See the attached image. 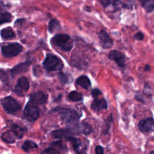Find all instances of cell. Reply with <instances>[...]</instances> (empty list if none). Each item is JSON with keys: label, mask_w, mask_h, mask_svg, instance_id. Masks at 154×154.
I'll use <instances>...</instances> for the list:
<instances>
[{"label": "cell", "mask_w": 154, "mask_h": 154, "mask_svg": "<svg viewBox=\"0 0 154 154\" xmlns=\"http://www.w3.org/2000/svg\"><path fill=\"white\" fill-rule=\"evenodd\" d=\"M55 110L58 112L62 120L70 126L78 123L81 117V115H80L76 111L71 108H58Z\"/></svg>", "instance_id": "1"}, {"label": "cell", "mask_w": 154, "mask_h": 154, "mask_svg": "<svg viewBox=\"0 0 154 154\" xmlns=\"http://www.w3.org/2000/svg\"><path fill=\"white\" fill-rule=\"evenodd\" d=\"M52 43L65 52H69L73 46L71 37L65 34H58L51 39Z\"/></svg>", "instance_id": "2"}, {"label": "cell", "mask_w": 154, "mask_h": 154, "mask_svg": "<svg viewBox=\"0 0 154 154\" xmlns=\"http://www.w3.org/2000/svg\"><path fill=\"white\" fill-rule=\"evenodd\" d=\"M43 67L48 71H57L61 70L63 67V63L61 60L51 54L46 55L43 63Z\"/></svg>", "instance_id": "3"}, {"label": "cell", "mask_w": 154, "mask_h": 154, "mask_svg": "<svg viewBox=\"0 0 154 154\" xmlns=\"http://www.w3.org/2000/svg\"><path fill=\"white\" fill-rule=\"evenodd\" d=\"M23 50V47L17 43H11L4 45L1 48V52L4 57L11 58L18 55Z\"/></svg>", "instance_id": "4"}, {"label": "cell", "mask_w": 154, "mask_h": 154, "mask_svg": "<svg viewBox=\"0 0 154 154\" xmlns=\"http://www.w3.org/2000/svg\"><path fill=\"white\" fill-rule=\"evenodd\" d=\"M1 103L5 111L9 113L17 112L20 109V105L19 102L11 96H7L1 99Z\"/></svg>", "instance_id": "5"}, {"label": "cell", "mask_w": 154, "mask_h": 154, "mask_svg": "<svg viewBox=\"0 0 154 154\" xmlns=\"http://www.w3.org/2000/svg\"><path fill=\"white\" fill-rule=\"evenodd\" d=\"M39 108L31 101H29L23 111L24 117L29 122L35 121L39 116Z\"/></svg>", "instance_id": "6"}, {"label": "cell", "mask_w": 154, "mask_h": 154, "mask_svg": "<svg viewBox=\"0 0 154 154\" xmlns=\"http://www.w3.org/2000/svg\"><path fill=\"white\" fill-rule=\"evenodd\" d=\"M72 133L74 134H82L85 135H90L92 132V128L89 124L86 122H81L80 123H76V125L71 126L69 128Z\"/></svg>", "instance_id": "7"}, {"label": "cell", "mask_w": 154, "mask_h": 154, "mask_svg": "<svg viewBox=\"0 0 154 154\" xmlns=\"http://www.w3.org/2000/svg\"><path fill=\"white\" fill-rule=\"evenodd\" d=\"M66 139L71 142L73 150L77 153H84L86 152L87 146L84 141H82L79 138H76L72 136H69Z\"/></svg>", "instance_id": "8"}, {"label": "cell", "mask_w": 154, "mask_h": 154, "mask_svg": "<svg viewBox=\"0 0 154 154\" xmlns=\"http://www.w3.org/2000/svg\"><path fill=\"white\" fill-rule=\"evenodd\" d=\"M108 58L111 60L116 63V64L121 68H124L126 66V59L125 55L117 50L110 51Z\"/></svg>", "instance_id": "9"}, {"label": "cell", "mask_w": 154, "mask_h": 154, "mask_svg": "<svg viewBox=\"0 0 154 154\" xmlns=\"http://www.w3.org/2000/svg\"><path fill=\"white\" fill-rule=\"evenodd\" d=\"M138 127L140 131L143 133H149L154 130V119L152 117H148L141 120Z\"/></svg>", "instance_id": "10"}, {"label": "cell", "mask_w": 154, "mask_h": 154, "mask_svg": "<svg viewBox=\"0 0 154 154\" xmlns=\"http://www.w3.org/2000/svg\"><path fill=\"white\" fill-rule=\"evenodd\" d=\"M100 45L103 49H109L113 45V40L105 30H101L98 34Z\"/></svg>", "instance_id": "11"}, {"label": "cell", "mask_w": 154, "mask_h": 154, "mask_svg": "<svg viewBox=\"0 0 154 154\" xmlns=\"http://www.w3.org/2000/svg\"><path fill=\"white\" fill-rule=\"evenodd\" d=\"M29 84L28 80L25 76H22L18 79L17 83L15 87L14 91L19 95H23L29 89Z\"/></svg>", "instance_id": "12"}, {"label": "cell", "mask_w": 154, "mask_h": 154, "mask_svg": "<svg viewBox=\"0 0 154 154\" xmlns=\"http://www.w3.org/2000/svg\"><path fill=\"white\" fill-rule=\"evenodd\" d=\"M108 108V103L106 100L104 99L95 98L91 103V108L96 111H100L106 109Z\"/></svg>", "instance_id": "13"}, {"label": "cell", "mask_w": 154, "mask_h": 154, "mask_svg": "<svg viewBox=\"0 0 154 154\" xmlns=\"http://www.w3.org/2000/svg\"><path fill=\"white\" fill-rule=\"evenodd\" d=\"M47 95L42 91L32 93L30 96V101L35 105L45 103L47 100Z\"/></svg>", "instance_id": "14"}, {"label": "cell", "mask_w": 154, "mask_h": 154, "mask_svg": "<svg viewBox=\"0 0 154 154\" xmlns=\"http://www.w3.org/2000/svg\"><path fill=\"white\" fill-rule=\"evenodd\" d=\"M30 64L31 63L29 61H26L16 65L11 70V76L13 77L22 73L27 72L29 68V67L30 66Z\"/></svg>", "instance_id": "15"}, {"label": "cell", "mask_w": 154, "mask_h": 154, "mask_svg": "<svg viewBox=\"0 0 154 154\" xmlns=\"http://www.w3.org/2000/svg\"><path fill=\"white\" fill-rule=\"evenodd\" d=\"M73 134L71 130L69 128L67 129H58L54 131L51 132L52 136L55 138H61L63 137H67L69 136H72Z\"/></svg>", "instance_id": "16"}, {"label": "cell", "mask_w": 154, "mask_h": 154, "mask_svg": "<svg viewBox=\"0 0 154 154\" xmlns=\"http://www.w3.org/2000/svg\"><path fill=\"white\" fill-rule=\"evenodd\" d=\"M76 82L81 87L86 90H88L91 85V83L90 79L85 75H82L79 76L76 79Z\"/></svg>", "instance_id": "17"}, {"label": "cell", "mask_w": 154, "mask_h": 154, "mask_svg": "<svg viewBox=\"0 0 154 154\" xmlns=\"http://www.w3.org/2000/svg\"><path fill=\"white\" fill-rule=\"evenodd\" d=\"M1 35L3 39L8 40L15 36L14 32L10 27H7L1 31Z\"/></svg>", "instance_id": "18"}, {"label": "cell", "mask_w": 154, "mask_h": 154, "mask_svg": "<svg viewBox=\"0 0 154 154\" xmlns=\"http://www.w3.org/2000/svg\"><path fill=\"white\" fill-rule=\"evenodd\" d=\"M15 135L11 130L4 132L1 135V138L7 143H13L15 141Z\"/></svg>", "instance_id": "19"}, {"label": "cell", "mask_w": 154, "mask_h": 154, "mask_svg": "<svg viewBox=\"0 0 154 154\" xmlns=\"http://www.w3.org/2000/svg\"><path fill=\"white\" fill-rule=\"evenodd\" d=\"M139 1L147 12H150L154 10V0H139Z\"/></svg>", "instance_id": "20"}, {"label": "cell", "mask_w": 154, "mask_h": 154, "mask_svg": "<svg viewBox=\"0 0 154 154\" xmlns=\"http://www.w3.org/2000/svg\"><path fill=\"white\" fill-rule=\"evenodd\" d=\"M11 130L14 133L16 137L18 138H22L25 132L24 128H21L20 126L15 124H13L11 126Z\"/></svg>", "instance_id": "21"}, {"label": "cell", "mask_w": 154, "mask_h": 154, "mask_svg": "<svg viewBox=\"0 0 154 154\" xmlns=\"http://www.w3.org/2000/svg\"><path fill=\"white\" fill-rule=\"evenodd\" d=\"M60 29V24L57 19L51 20L48 25V30L51 33L57 31Z\"/></svg>", "instance_id": "22"}, {"label": "cell", "mask_w": 154, "mask_h": 154, "mask_svg": "<svg viewBox=\"0 0 154 154\" xmlns=\"http://www.w3.org/2000/svg\"><path fill=\"white\" fill-rule=\"evenodd\" d=\"M68 97L70 100L75 102L81 101L83 99V96L81 93L77 91H72L68 95Z\"/></svg>", "instance_id": "23"}, {"label": "cell", "mask_w": 154, "mask_h": 154, "mask_svg": "<svg viewBox=\"0 0 154 154\" xmlns=\"http://www.w3.org/2000/svg\"><path fill=\"white\" fill-rule=\"evenodd\" d=\"M12 20V16L8 12H4L0 13V25L4 23L11 22Z\"/></svg>", "instance_id": "24"}, {"label": "cell", "mask_w": 154, "mask_h": 154, "mask_svg": "<svg viewBox=\"0 0 154 154\" xmlns=\"http://www.w3.org/2000/svg\"><path fill=\"white\" fill-rule=\"evenodd\" d=\"M37 147V146L34 142L30 140H26L23 143L22 146V148L24 151L28 152L31 149H34V148H36Z\"/></svg>", "instance_id": "25"}, {"label": "cell", "mask_w": 154, "mask_h": 154, "mask_svg": "<svg viewBox=\"0 0 154 154\" xmlns=\"http://www.w3.org/2000/svg\"><path fill=\"white\" fill-rule=\"evenodd\" d=\"M51 146L57 149L59 152L60 150H61L63 152H66L67 151V147L64 145L61 141H56L51 143Z\"/></svg>", "instance_id": "26"}, {"label": "cell", "mask_w": 154, "mask_h": 154, "mask_svg": "<svg viewBox=\"0 0 154 154\" xmlns=\"http://www.w3.org/2000/svg\"><path fill=\"white\" fill-rule=\"evenodd\" d=\"M112 120H113V119H112V114H110L108 117H107V119L106 120V122H105V127L103 128V134H107L109 132V130L110 129V127H111V123H112Z\"/></svg>", "instance_id": "27"}, {"label": "cell", "mask_w": 154, "mask_h": 154, "mask_svg": "<svg viewBox=\"0 0 154 154\" xmlns=\"http://www.w3.org/2000/svg\"><path fill=\"white\" fill-rule=\"evenodd\" d=\"M101 4L104 7H106L109 5H113L116 6L120 4L119 0H99Z\"/></svg>", "instance_id": "28"}, {"label": "cell", "mask_w": 154, "mask_h": 154, "mask_svg": "<svg viewBox=\"0 0 154 154\" xmlns=\"http://www.w3.org/2000/svg\"><path fill=\"white\" fill-rule=\"evenodd\" d=\"M58 77L60 81L62 84H66L69 81V78H68L67 76L62 72H60L58 73Z\"/></svg>", "instance_id": "29"}, {"label": "cell", "mask_w": 154, "mask_h": 154, "mask_svg": "<svg viewBox=\"0 0 154 154\" xmlns=\"http://www.w3.org/2000/svg\"><path fill=\"white\" fill-rule=\"evenodd\" d=\"M42 153H51V154H57V153H59L60 152L56 149L55 148L52 147H49V148H47L45 150H43L42 152Z\"/></svg>", "instance_id": "30"}, {"label": "cell", "mask_w": 154, "mask_h": 154, "mask_svg": "<svg viewBox=\"0 0 154 154\" xmlns=\"http://www.w3.org/2000/svg\"><path fill=\"white\" fill-rule=\"evenodd\" d=\"M102 94V91L98 88H94L91 91V95L95 99Z\"/></svg>", "instance_id": "31"}, {"label": "cell", "mask_w": 154, "mask_h": 154, "mask_svg": "<svg viewBox=\"0 0 154 154\" xmlns=\"http://www.w3.org/2000/svg\"><path fill=\"white\" fill-rule=\"evenodd\" d=\"M0 79L5 82L8 79V76L7 73L2 69L0 70Z\"/></svg>", "instance_id": "32"}, {"label": "cell", "mask_w": 154, "mask_h": 154, "mask_svg": "<svg viewBox=\"0 0 154 154\" xmlns=\"http://www.w3.org/2000/svg\"><path fill=\"white\" fill-rule=\"evenodd\" d=\"M134 38L138 41L143 40L144 39V34L141 32H138L134 35Z\"/></svg>", "instance_id": "33"}, {"label": "cell", "mask_w": 154, "mask_h": 154, "mask_svg": "<svg viewBox=\"0 0 154 154\" xmlns=\"http://www.w3.org/2000/svg\"><path fill=\"white\" fill-rule=\"evenodd\" d=\"M95 152L97 154H103V148L101 146H97L95 148Z\"/></svg>", "instance_id": "34"}, {"label": "cell", "mask_w": 154, "mask_h": 154, "mask_svg": "<svg viewBox=\"0 0 154 154\" xmlns=\"http://www.w3.org/2000/svg\"><path fill=\"white\" fill-rule=\"evenodd\" d=\"M150 70H151V68H150L149 65H146L145 66V67H144V70L145 71L148 72V71H150Z\"/></svg>", "instance_id": "35"}, {"label": "cell", "mask_w": 154, "mask_h": 154, "mask_svg": "<svg viewBox=\"0 0 154 154\" xmlns=\"http://www.w3.org/2000/svg\"><path fill=\"white\" fill-rule=\"evenodd\" d=\"M150 153H154V151H151V152H150Z\"/></svg>", "instance_id": "36"}]
</instances>
